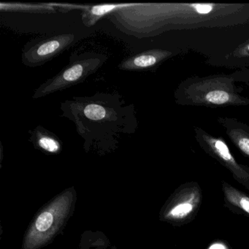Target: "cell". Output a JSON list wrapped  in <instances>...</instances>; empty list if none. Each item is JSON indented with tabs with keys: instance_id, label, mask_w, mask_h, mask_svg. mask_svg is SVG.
<instances>
[{
	"instance_id": "5b68a950",
	"label": "cell",
	"mask_w": 249,
	"mask_h": 249,
	"mask_svg": "<svg viewBox=\"0 0 249 249\" xmlns=\"http://www.w3.org/2000/svg\"><path fill=\"white\" fill-rule=\"evenodd\" d=\"M73 202L71 189L61 194L37 215L24 239V249H38L53 238L69 215Z\"/></svg>"
},
{
	"instance_id": "30bf717a",
	"label": "cell",
	"mask_w": 249,
	"mask_h": 249,
	"mask_svg": "<svg viewBox=\"0 0 249 249\" xmlns=\"http://www.w3.org/2000/svg\"><path fill=\"white\" fill-rule=\"evenodd\" d=\"M217 122L233 145L249 158V125L235 118L227 116H219Z\"/></svg>"
},
{
	"instance_id": "6da1fadb",
	"label": "cell",
	"mask_w": 249,
	"mask_h": 249,
	"mask_svg": "<svg viewBox=\"0 0 249 249\" xmlns=\"http://www.w3.org/2000/svg\"><path fill=\"white\" fill-rule=\"evenodd\" d=\"M109 19L122 33L138 39L171 30L224 28L249 22V4L135 3L120 5Z\"/></svg>"
},
{
	"instance_id": "7c38bea8",
	"label": "cell",
	"mask_w": 249,
	"mask_h": 249,
	"mask_svg": "<svg viewBox=\"0 0 249 249\" xmlns=\"http://www.w3.org/2000/svg\"><path fill=\"white\" fill-rule=\"evenodd\" d=\"M222 190L224 192V199L227 205L241 210L249 215V195L244 192H240L239 189H236L227 182L223 183Z\"/></svg>"
},
{
	"instance_id": "8992f818",
	"label": "cell",
	"mask_w": 249,
	"mask_h": 249,
	"mask_svg": "<svg viewBox=\"0 0 249 249\" xmlns=\"http://www.w3.org/2000/svg\"><path fill=\"white\" fill-rule=\"evenodd\" d=\"M194 132L200 148L230 170L233 178L249 190V167L237 162L224 138L212 135L199 126H195Z\"/></svg>"
},
{
	"instance_id": "8fae6325",
	"label": "cell",
	"mask_w": 249,
	"mask_h": 249,
	"mask_svg": "<svg viewBox=\"0 0 249 249\" xmlns=\"http://www.w3.org/2000/svg\"><path fill=\"white\" fill-rule=\"evenodd\" d=\"M30 141L37 149L47 153L56 154L61 152L62 143L57 135L39 125L33 130H30Z\"/></svg>"
},
{
	"instance_id": "3957f363",
	"label": "cell",
	"mask_w": 249,
	"mask_h": 249,
	"mask_svg": "<svg viewBox=\"0 0 249 249\" xmlns=\"http://www.w3.org/2000/svg\"><path fill=\"white\" fill-rule=\"evenodd\" d=\"M232 75L216 74L192 76L182 81L174 92L178 106L215 107L249 106V98L241 94Z\"/></svg>"
},
{
	"instance_id": "2e32d148",
	"label": "cell",
	"mask_w": 249,
	"mask_h": 249,
	"mask_svg": "<svg viewBox=\"0 0 249 249\" xmlns=\"http://www.w3.org/2000/svg\"><path fill=\"white\" fill-rule=\"evenodd\" d=\"M208 249H227V248L226 247L225 245L219 243L213 244L212 246L208 248Z\"/></svg>"
},
{
	"instance_id": "ba28073f",
	"label": "cell",
	"mask_w": 249,
	"mask_h": 249,
	"mask_svg": "<svg viewBox=\"0 0 249 249\" xmlns=\"http://www.w3.org/2000/svg\"><path fill=\"white\" fill-rule=\"evenodd\" d=\"M202 199V190L197 183L191 182L182 185L164 208L163 219L177 224L190 222L196 215Z\"/></svg>"
},
{
	"instance_id": "5bb4252c",
	"label": "cell",
	"mask_w": 249,
	"mask_h": 249,
	"mask_svg": "<svg viewBox=\"0 0 249 249\" xmlns=\"http://www.w3.org/2000/svg\"><path fill=\"white\" fill-rule=\"evenodd\" d=\"M226 64L230 67L249 65V39L237 46L230 54L225 56Z\"/></svg>"
},
{
	"instance_id": "7a4b0ae2",
	"label": "cell",
	"mask_w": 249,
	"mask_h": 249,
	"mask_svg": "<svg viewBox=\"0 0 249 249\" xmlns=\"http://www.w3.org/2000/svg\"><path fill=\"white\" fill-rule=\"evenodd\" d=\"M61 110L75 124L87 148H113L138 129L135 106L126 104L118 93L72 97L62 103Z\"/></svg>"
},
{
	"instance_id": "52a82bcc",
	"label": "cell",
	"mask_w": 249,
	"mask_h": 249,
	"mask_svg": "<svg viewBox=\"0 0 249 249\" xmlns=\"http://www.w3.org/2000/svg\"><path fill=\"white\" fill-rule=\"evenodd\" d=\"M75 42L74 34L53 35L30 40L22 49L23 65L28 68L43 66L68 50Z\"/></svg>"
},
{
	"instance_id": "277c9868",
	"label": "cell",
	"mask_w": 249,
	"mask_h": 249,
	"mask_svg": "<svg viewBox=\"0 0 249 249\" xmlns=\"http://www.w3.org/2000/svg\"><path fill=\"white\" fill-rule=\"evenodd\" d=\"M107 56L98 52H74L70 62L59 73L42 84L33 94L34 100L68 89L97 72L107 62Z\"/></svg>"
},
{
	"instance_id": "9c48e42d",
	"label": "cell",
	"mask_w": 249,
	"mask_h": 249,
	"mask_svg": "<svg viewBox=\"0 0 249 249\" xmlns=\"http://www.w3.org/2000/svg\"><path fill=\"white\" fill-rule=\"evenodd\" d=\"M176 53L173 51L165 49H149L123 59L118 68L120 71L128 72L154 71Z\"/></svg>"
},
{
	"instance_id": "9a60e30c",
	"label": "cell",
	"mask_w": 249,
	"mask_h": 249,
	"mask_svg": "<svg viewBox=\"0 0 249 249\" xmlns=\"http://www.w3.org/2000/svg\"><path fill=\"white\" fill-rule=\"evenodd\" d=\"M233 78L236 82H241L249 87V69H244L243 71H237L233 72Z\"/></svg>"
},
{
	"instance_id": "4fadbf2b",
	"label": "cell",
	"mask_w": 249,
	"mask_h": 249,
	"mask_svg": "<svg viewBox=\"0 0 249 249\" xmlns=\"http://www.w3.org/2000/svg\"><path fill=\"white\" fill-rule=\"evenodd\" d=\"M119 6L120 5H100L90 7L83 14V22L87 27L94 25L103 17L114 12Z\"/></svg>"
}]
</instances>
